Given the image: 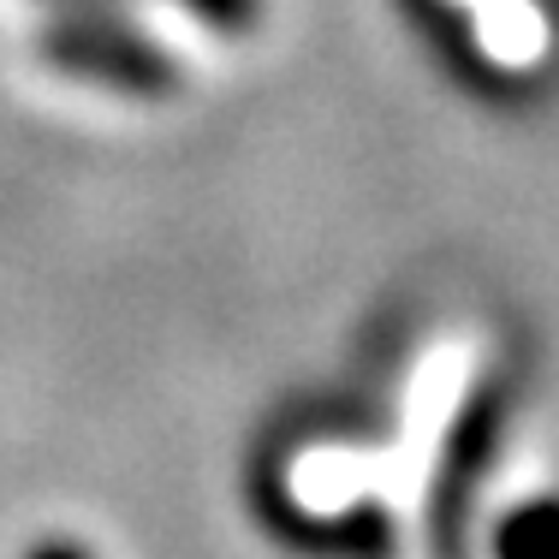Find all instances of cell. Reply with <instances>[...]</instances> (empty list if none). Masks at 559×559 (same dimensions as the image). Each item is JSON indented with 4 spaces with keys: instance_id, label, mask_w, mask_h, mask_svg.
Wrapping results in <instances>:
<instances>
[{
    "instance_id": "1",
    "label": "cell",
    "mask_w": 559,
    "mask_h": 559,
    "mask_svg": "<svg viewBox=\"0 0 559 559\" xmlns=\"http://www.w3.org/2000/svg\"><path fill=\"white\" fill-rule=\"evenodd\" d=\"M36 48H43V60L55 72L126 90V96H167V90H179L173 55H162L143 31H131L119 12H60L36 36Z\"/></svg>"
},
{
    "instance_id": "3",
    "label": "cell",
    "mask_w": 559,
    "mask_h": 559,
    "mask_svg": "<svg viewBox=\"0 0 559 559\" xmlns=\"http://www.w3.org/2000/svg\"><path fill=\"white\" fill-rule=\"evenodd\" d=\"M179 7L191 12L197 24L221 31V36H245L250 24L262 19V0H179Z\"/></svg>"
},
{
    "instance_id": "4",
    "label": "cell",
    "mask_w": 559,
    "mask_h": 559,
    "mask_svg": "<svg viewBox=\"0 0 559 559\" xmlns=\"http://www.w3.org/2000/svg\"><path fill=\"white\" fill-rule=\"evenodd\" d=\"M60 12H114V0H55Z\"/></svg>"
},
{
    "instance_id": "5",
    "label": "cell",
    "mask_w": 559,
    "mask_h": 559,
    "mask_svg": "<svg viewBox=\"0 0 559 559\" xmlns=\"http://www.w3.org/2000/svg\"><path fill=\"white\" fill-rule=\"evenodd\" d=\"M31 559H90V554H78V548H66V542H55V548H36Z\"/></svg>"
},
{
    "instance_id": "2",
    "label": "cell",
    "mask_w": 559,
    "mask_h": 559,
    "mask_svg": "<svg viewBox=\"0 0 559 559\" xmlns=\"http://www.w3.org/2000/svg\"><path fill=\"white\" fill-rule=\"evenodd\" d=\"M500 559H559V518L554 512L518 518L500 536Z\"/></svg>"
}]
</instances>
